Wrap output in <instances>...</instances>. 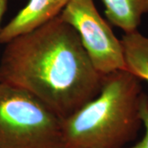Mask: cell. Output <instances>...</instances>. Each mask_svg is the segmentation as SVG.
I'll return each mask as SVG.
<instances>
[{"label": "cell", "instance_id": "9", "mask_svg": "<svg viewBox=\"0 0 148 148\" xmlns=\"http://www.w3.org/2000/svg\"><path fill=\"white\" fill-rule=\"evenodd\" d=\"M9 0H0V32L2 29V21L5 15Z\"/></svg>", "mask_w": 148, "mask_h": 148}, {"label": "cell", "instance_id": "1", "mask_svg": "<svg viewBox=\"0 0 148 148\" xmlns=\"http://www.w3.org/2000/svg\"><path fill=\"white\" fill-rule=\"evenodd\" d=\"M103 77L59 15L6 43L0 59V82L31 93L61 119L98 95Z\"/></svg>", "mask_w": 148, "mask_h": 148}, {"label": "cell", "instance_id": "4", "mask_svg": "<svg viewBox=\"0 0 148 148\" xmlns=\"http://www.w3.org/2000/svg\"><path fill=\"white\" fill-rule=\"evenodd\" d=\"M59 16L77 32L91 63L101 75L126 70L121 40L101 16L94 0H69Z\"/></svg>", "mask_w": 148, "mask_h": 148}, {"label": "cell", "instance_id": "6", "mask_svg": "<svg viewBox=\"0 0 148 148\" xmlns=\"http://www.w3.org/2000/svg\"><path fill=\"white\" fill-rule=\"evenodd\" d=\"M105 15L111 25L124 33L138 31L143 15L148 13V0H101Z\"/></svg>", "mask_w": 148, "mask_h": 148}, {"label": "cell", "instance_id": "7", "mask_svg": "<svg viewBox=\"0 0 148 148\" xmlns=\"http://www.w3.org/2000/svg\"><path fill=\"white\" fill-rule=\"evenodd\" d=\"M121 42L126 70L148 82V37L136 31L124 33Z\"/></svg>", "mask_w": 148, "mask_h": 148}, {"label": "cell", "instance_id": "8", "mask_svg": "<svg viewBox=\"0 0 148 148\" xmlns=\"http://www.w3.org/2000/svg\"><path fill=\"white\" fill-rule=\"evenodd\" d=\"M141 118L143 125L145 127V134L142 140L131 147H124L123 148H148V97L144 95L141 105Z\"/></svg>", "mask_w": 148, "mask_h": 148}, {"label": "cell", "instance_id": "3", "mask_svg": "<svg viewBox=\"0 0 148 148\" xmlns=\"http://www.w3.org/2000/svg\"><path fill=\"white\" fill-rule=\"evenodd\" d=\"M0 148H61V119L31 93L0 82Z\"/></svg>", "mask_w": 148, "mask_h": 148}, {"label": "cell", "instance_id": "2", "mask_svg": "<svg viewBox=\"0 0 148 148\" xmlns=\"http://www.w3.org/2000/svg\"><path fill=\"white\" fill-rule=\"evenodd\" d=\"M141 81L127 70L104 75L98 95L61 119V148H123L134 140L143 125Z\"/></svg>", "mask_w": 148, "mask_h": 148}, {"label": "cell", "instance_id": "5", "mask_svg": "<svg viewBox=\"0 0 148 148\" xmlns=\"http://www.w3.org/2000/svg\"><path fill=\"white\" fill-rule=\"evenodd\" d=\"M69 0H29L0 32V44L35 30L58 16Z\"/></svg>", "mask_w": 148, "mask_h": 148}]
</instances>
